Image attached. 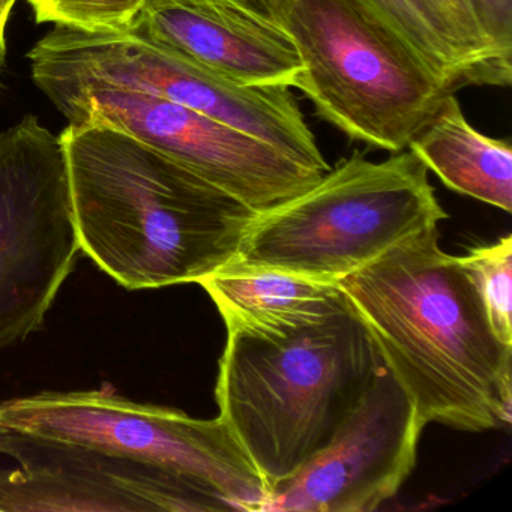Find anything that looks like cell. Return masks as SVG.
Returning <instances> with one entry per match:
<instances>
[{"instance_id":"obj_1","label":"cell","mask_w":512,"mask_h":512,"mask_svg":"<svg viewBox=\"0 0 512 512\" xmlns=\"http://www.w3.org/2000/svg\"><path fill=\"white\" fill-rule=\"evenodd\" d=\"M439 238V227L416 233L338 286L425 425L473 433L509 425L512 347Z\"/></svg>"},{"instance_id":"obj_2","label":"cell","mask_w":512,"mask_h":512,"mask_svg":"<svg viewBox=\"0 0 512 512\" xmlns=\"http://www.w3.org/2000/svg\"><path fill=\"white\" fill-rule=\"evenodd\" d=\"M80 250L128 290L199 283L238 257L259 212L95 122L61 134Z\"/></svg>"},{"instance_id":"obj_3","label":"cell","mask_w":512,"mask_h":512,"mask_svg":"<svg viewBox=\"0 0 512 512\" xmlns=\"http://www.w3.org/2000/svg\"><path fill=\"white\" fill-rule=\"evenodd\" d=\"M349 302L286 331L227 329L217 403L269 491L319 454L383 368Z\"/></svg>"},{"instance_id":"obj_4","label":"cell","mask_w":512,"mask_h":512,"mask_svg":"<svg viewBox=\"0 0 512 512\" xmlns=\"http://www.w3.org/2000/svg\"><path fill=\"white\" fill-rule=\"evenodd\" d=\"M446 218L427 167L412 151L380 163L355 152L304 193L259 212L232 265L338 284Z\"/></svg>"},{"instance_id":"obj_5","label":"cell","mask_w":512,"mask_h":512,"mask_svg":"<svg viewBox=\"0 0 512 512\" xmlns=\"http://www.w3.org/2000/svg\"><path fill=\"white\" fill-rule=\"evenodd\" d=\"M275 16L304 64L295 88L350 140L404 151L455 94L352 0H281Z\"/></svg>"},{"instance_id":"obj_6","label":"cell","mask_w":512,"mask_h":512,"mask_svg":"<svg viewBox=\"0 0 512 512\" xmlns=\"http://www.w3.org/2000/svg\"><path fill=\"white\" fill-rule=\"evenodd\" d=\"M28 58L52 103L92 86L131 89L241 131L316 172L331 169L290 88L233 82L133 29L92 34L55 26Z\"/></svg>"},{"instance_id":"obj_7","label":"cell","mask_w":512,"mask_h":512,"mask_svg":"<svg viewBox=\"0 0 512 512\" xmlns=\"http://www.w3.org/2000/svg\"><path fill=\"white\" fill-rule=\"evenodd\" d=\"M23 436L82 446L160 467L217 494L233 511L263 512L265 479L229 425L109 391L43 392L0 404Z\"/></svg>"},{"instance_id":"obj_8","label":"cell","mask_w":512,"mask_h":512,"mask_svg":"<svg viewBox=\"0 0 512 512\" xmlns=\"http://www.w3.org/2000/svg\"><path fill=\"white\" fill-rule=\"evenodd\" d=\"M79 251L61 136L25 116L0 133V350L43 329Z\"/></svg>"},{"instance_id":"obj_9","label":"cell","mask_w":512,"mask_h":512,"mask_svg":"<svg viewBox=\"0 0 512 512\" xmlns=\"http://www.w3.org/2000/svg\"><path fill=\"white\" fill-rule=\"evenodd\" d=\"M70 124L122 131L256 212L313 187L316 172L241 131L172 101L115 86H92L53 103Z\"/></svg>"},{"instance_id":"obj_10","label":"cell","mask_w":512,"mask_h":512,"mask_svg":"<svg viewBox=\"0 0 512 512\" xmlns=\"http://www.w3.org/2000/svg\"><path fill=\"white\" fill-rule=\"evenodd\" d=\"M425 424L383 365L331 442L269 491L263 512H370L415 469Z\"/></svg>"},{"instance_id":"obj_11","label":"cell","mask_w":512,"mask_h":512,"mask_svg":"<svg viewBox=\"0 0 512 512\" xmlns=\"http://www.w3.org/2000/svg\"><path fill=\"white\" fill-rule=\"evenodd\" d=\"M17 461L0 470V512L233 511L190 479L82 446L23 436Z\"/></svg>"},{"instance_id":"obj_12","label":"cell","mask_w":512,"mask_h":512,"mask_svg":"<svg viewBox=\"0 0 512 512\" xmlns=\"http://www.w3.org/2000/svg\"><path fill=\"white\" fill-rule=\"evenodd\" d=\"M133 31L241 85L295 88L304 71L289 32L256 0H149Z\"/></svg>"},{"instance_id":"obj_13","label":"cell","mask_w":512,"mask_h":512,"mask_svg":"<svg viewBox=\"0 0 512 512\" xmlns=\"http://www.w3.org/2000/svg\"><path fill=\"white\" fill-rule=\"evenodd\" d=\"M227 329L286 331L319 322L346 304L338 284L277 269L227 266L199 281Z\"/></svg>"},{"instance_id":"obj_14","label":"cell","mask_w":512,"mask_h":512,"mask_svg":"<svg viewBox=\"0 0 512 512\" xmlns=\"http://www.w3.org/2000/svg\"><path fill=\"white\" fill-rule=\"evenodd\" d=\"M409 151L449 190L512 211L511 143L476 130L455 94L410 142Z\"/></svg>"},{"instance_id":"obj_15","label":"cell","mask_w":512,"mask_h":512,"mask_svg":"<svg viewBox=\"0 0 512 512\" xmlns=\"http://www.w3.org/2000/svg\"><path fill=\"white\" fill-rule=\"evenodd\" d=\"M371 20L404 44L451 91L484 86L478 68L464 55L427 0H352Z\"/></svg>"},{"instance_id":"obj_16","label":"cell","mask_w":512,"mask_h":512,"mask_svg":"<svg viewBox=\"0 0 512 512\" xmlns=\"http://www.w3.org/2000/svg\"><path fill=\"white\" fill-rule=\"evenodd\" d=\"M478 284L488 319L499 340L512 347V238L472 248L460 257Z\"/></svg>"},{"instance_id":"obj_17","label":"cell","mask_w":512,"mask_h":512,"mask_svg":"<svg viewBox=\"0 0 512 512\" xmlns=\"http://www.w3.org/2000/svg\"><path fill=\"white\" fill-rule=\"evenodd\" d=\"M464 55L481 73L484 86H509L512 61L503 58L485 32L473 0H427Z\"/></svg>"},{"instance_id":"obj_18","label":"cell","mask_w":512,"mask_h":512,"mask_svg":"<svg viewBox=\"0 0 512 512\" xmlns=\"http://www.w3.org/2000/svg\"><path fill=\"white\" fill-rule=\"evenodd\" d=\"M38 23L92 32L130 31L149 0H28Z\"/></svg>"},{"instance_id":"obj_19","label":"cell","mask_w":512,"mask_h":512,"mask_svg":"<svg viewBox=\"0 0 512 512\" xmlns=\"http://www.w3.org/2000/svg\"><path fill=\"white\" fill-rule=\"evenodd\" d=\"M488 37L512 61V0H473Z\"/></svg>"},{"instance_id":"obj_20","label":"cell","mask_w":512,"mask_h":512,"mask_svg":"<svg viewBox=\"0 0 512 512\" xmlns=\"http://www.w3.org/2000/svg\"><path fill=\"white\" fill-rule=\"evenodd\" d=\"M22 442V434L10 430L0 421V454L10 455L13 458L19 457Z\"/></svg>"},{"instance_id":"obj_21","label":"cell","mask_w":512,"mask_h":512,"mask_svg":"<svg viewBox=\"0 0 512 512\" xmlns=\"http://www.w3.org/2000/svg\"><path fill=\"white\" fill-rule=\"evenodd\" d=\"M11 11L5 5V0H0V61H4L7 44H5V29H7L8 17Z\"/></svg>"},{"instance_id":"obj_22","label":"cell","mask_w":512,"mask_h":512,"mask_svg":"<svg viewBox=\"0 0 512 512\" xmlns=\"http://www.w3.org/2000/svg\"><path fill=\"white\" fill-rule=\"evenodd\" d=\"M259 2L262 7H265L266 10L271 11L272 14L277 13L278 5L281 4V0H256Z\"/></svg>"},{"instance_id":"obj_23","label":"cell","mask_w":512,"mask_h":512,"mask_svg":"<svg viewBox=\"0 0 512 512\" xmlns=\"http://www.w3.org/2000/svg\"><path fill=\"white\" fill-rule=\"evenodd\" d=\"M17 0H5V5H7L8 10L13 11L14 5H16Z\"/></svg>"},{"instance_id":"obj_24","label":"cell","mask_w":512,"mask_h":512,"mask_svg":"<svg viewBox=\"0 0 512 512\" xmlns=\"http://www.w3.org/2000/svg\"><path fill=\"white\" fill-rule=\"evenodd\" d=\"M2 62H4V61H0V64H2Z\"/></svg>"}]
</instances>
